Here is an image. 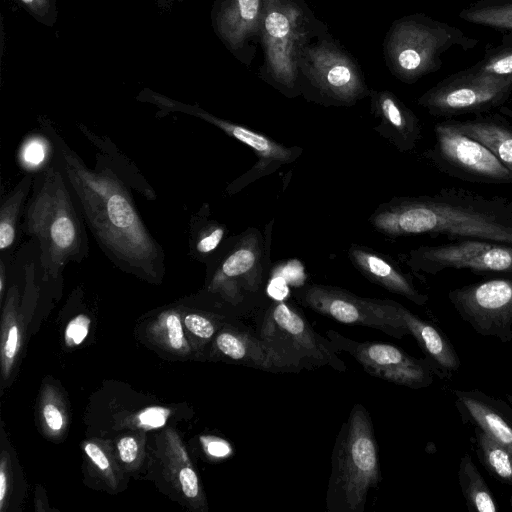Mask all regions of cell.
Here are the masks:
<instances>
[{
    "label": "cell",
    "mask_w": 512,
    "mask_h": 512,
    "mask_svg": "<svg viewBox=\"0 0 512 512\" xmlns=\"http://www.w3.org/2000/svg\"><path fill=\"white\" fill-rule=\"evenodd\" d=\"M228 229L210 217L207 204L191 217L189 252L193 259L208 263L226 242Z\"/></svg>",
    "instance_id": "cell-24"
},
{
    "label": "cell",
    "mask_w": 512,
    "mask_h": 512,
    "mask_svg": "<svg viewBox=\"0 0 512 512\" xmlns=\"http://www.w3.org/2000/svg\"><path fill=\"white\" fill-rule=\"evenodd\" d=\"M90 318L79 314L72 318L65 329V342L68 346L80 345L88 335Z\"/></svg>",
    "instance_id": "cell-34"
},
{
    "label": "cell",
    "mask_w": 512,
    "mask_h": 512,
    "mask_svg": "<svg viewBox=\"0 0 512 512\" xmlns=\"http://www.w3.org/2000/svg\"><path fill=\"white\" fill-rule=\"evenodd\" d=\"M435 142L424 157L441 173L481 184H512V172L483 144L461 133L450 119L434 126Z\"/></svg>",
    "instance_id": "cell-10"
},
{
    "label": "cell",
    "mask_w": 512,
    "mask_h": 512,
    "mask_svg": "<svg viewBox=\"0 0 512 512\" xmlns=\"http://www.w3.org/2000/svg\"><path fill=\"white\" fill-rule=\"evenodd\" d=\"M454 395L463 423L483 429L512 454V395L505 394L507 401L478 389L455 390Z\"/></svg>",
    "instance_id": "cell-17"
},
{
    "label": "cell",
    "mask_w": 512,
    "mask_h": 512,
    "mask_svg": "<svg viewBox=\"0 0 512 512\" xmlns=\"http://www.w3.org/2000/svg\"><path fill=\"white\" fill-rule=\"evenodd\" d=\"M297 297L305 306L340 323L377 329L396 338L408 335L401 304L393 300L364 298L320 284L305 286Z\"/></svg>",
    "instance_id": "cell-12"
},
{
    "label": "cell",
    "mask_w": 512,
    "mask_h": 512,
    "mask_svg": "<svg viewBox=\"0 0 512 512\" xmlns=\"http://www.w3.org/2000/svg\"><path fill=\"white\" fill-rule=\"evenodd\" d=\"M368 222L389 237L429 234L512 245V199L450 187L380 204Z\"/></svg>",
    "instance_id": "cell-2"
},
{
    "label": "cell",
    "mask_w": 512,
    "mask_h": 512,
    "mask_svg": "<svg viewBox=\"0 0 512 512\" xmlns=\"http://www.w3.org/2000/svg\"><path fill=\"white\" fill-rule=\"evenodd\" d=\"M23 217V230L37 245L45 278L57 279L68 263L88 256L85 221L55 151L34 177Z\"/></svg>",
    "instance_id": "cell-3"
},
{
    "label": "cell",
    "mask_w": 512,
    "mask_h": 512,
    "mask_svg": "<svg viewBox=\"0 0 512 512\" xmlns=\"http://www.w3.org/2000/svg\"><path fill=\"white\" fill-rule=\"evenodd\" d=\"M8 473L5 467L4 461H2L1 469H0V508L3 510V506L5 504V497L8 492Z\"/></svg>",
    "instance_id": "cell-42"
},
{
    "label": "cell",
    "mask_w": 512,
    "mask_h": 512,
    "mask_svg": "<svg viewBox=\"0 0 512 512\" xmlns=\"http://www.w3.org/2000/svg\"><path fill=\"white\" fill-rule=\"evenodd\" d=\"M300 71L324 105L352 106L370 93L353 59L329 41L303 48Z\"/></svg>",
    "instance_id": "cell-14"
},
{
    "label": "cell",
    "mask_w": 512,
    "mask_h": 512,
    "mask_svg": "<svg viewBox=\"0 0 512 512\" xmlns=\"http://www.w3.org/2000/svg\"><path fill=\"white\" fill-rule=\"evenodd\" d=\"M4 331L2 338V364L4 374L7 375L20 346V330L15 316L10 311V306L6 307Z\"/></svg>",
    "instance_id": "cell-31"
},
{
    "label": "cell",
    "mask_w": 512,
    "mask_h": 512,
    "mask_svg": "<svg viewBox=\"0 0 512 512\" xmlns=\"http://www.w3.org/2000/svg\"><path fill=\"white\" fill-rule=\"evenodd\" d=\"M53 151V144L47 135L45 137L33 134L23 142L19 151V160L25 169L38 172L52 159L54 153L52 157L50 153Z\"/></svg>",
    "instance_id": "cell-30"
},
{
    "label": "cell",
    "mask_w": 512,
    "mask_h": 512,
    "mask_svg": "<svg viewBox=\"0 0 512 512\" xmlns=\"http://www.w3.org/2000/svg\"><path fill=\"white\" fill-rule=\"evenodd\" d=\"M348 257L353 266L370 282L403 296L416 305L423 306L428 302V295L420 292L411 278L389 257L358 244L350 246Z\"/></svg>",
    "instance_id": "cell-19"
},
{
    "label": "cell",
    "mask_w": 512,
    "mask_h": 512,
    "mask_svg": "<svg viewBox=\"0 0 512 512\" xmlns=\"http://www.w3.org/2000/svg\"><path fill=\"white\" fill-rule=\"evenodd\" d=\"M38 22L53 26L57 21L55 0H18Z\"/></svg>",
    "instance_id": "cell-33"
},
{
    "label": "cell",
    "mask_w": 512,
    "mask_h": 512,
    "mask_svg": "<svg viewBox=\"0 0 512 512\" xmlns=\"http://www.w3.org/2000/svg\"><path fill=\"white\" fill-rule=\"evenodd\" d=\"M459 18L504 34L512 33V0H477L463 8Z\"/></svg>",
    "instance_id": "cell-28"
},
{
    "label": "cell",
    "mask_w": 512,
    "mask_h": 512,
    "mask_svg": "<svg viewBox=\"0 0 512 512\" xmlns=\"http://www.w3.org/2000/svg\"><path fill=\"white\" fill-rule=\"evenodd\" d=\"M184 324L190 332L201 339H209L215 333L214 323L200 314H187L184 318Z\"/></svg>",
    "instance_id": "cell-36"
},
{
    "label": "cell",
    "mask_w": 512,
    "mask_h": 512,
    "mask_svg": "<svg viewBox=\"0 0 512 512\" xmlns=\"http://www.w3.org/2000/svg\"><path fill=\"white\" fill-rule=\"evenodd\" d=\"M380 481V462L372 422L366 409L357 404L334 447L326 499L328 510L363 511L368 491Z\"/></svg>",
    "instance_id": "cell-4"
},
{
    "label": "cell",
    "mask_w": 512,
    "mask_h": 512,
    "mask_svg": "<svg viewBox=\"0 0 512 512\" xmlns=\"http://www.w3.org/2000/svg\"><path fill=\"white\" fill-rule=\"evenodd\" d=\"M161 327L164 341L175 351H183L187 348L182 323L178 313L171 311L161 317Z\"/></svg>",
    "instance_id": "cell-32"
},
{
    "label": "cell",
    "mask_w": 512,
    "mask_h": 512,
    "mask_svg": "<svg viewBox=\"0 0 512 512\" xmlns=\"http://www.w3.org/2000/svg\"><path fill=\"white\" fill-rule=\"evenodd\" d=\"M216 347L230 360L257 369L276 371L273 358L260 338L240 331L225 330L217 336Z\"/></svg>",
    "instance_id": "cell-23"
},
{
    "label": "cell",
    "mask_w": 512,
    "mask_h": 512,
    "mask_svg": "<svg viewBox=\"0 0 512 512\" xmlns=\"http://www.w3.org/2000/svg\"><path fill=\"white\" fill-rule=\"evenodd\" d=\"M169 416V411L163 407H150L138 414L139 425L147 428H159L163 426Z\"/></svg>",
    "instance_id": "cell-37"
},
{
    "label": "cell",
    "mask_w": 512,
    "mask_h": 512,
    "mask_svg": "<svg viewBox=\"0 0 512 512\" xmlns=\"http://www.w3.org/2000/svg\"><path fill=\"white\" fill-rule=\"evenodd\" d=\"M512 386V385H511Z\"/></svg>",
    "instance_id": "cell-44"
},
{
    "label": "cell",
    "mask_w": 512,
    "mask_h": 512,
    "mask_svg": "<svg viewBox=\"0 0 512 512\" xmlns=\"http://www.w3.org/2000/svg\"><path fill=\"white\" fill-rule=\"evenodd\" d=\"M34 177L31 173L2 200L0 208V250L4 255L14 246L19 228L21 213L25 208V200L33 186Z\"/></svg>",
    "instance_id": "cell-27"
},
{
    "label": "cell",
    "mask_w": 512,
    "mask_h": 512,
    "mask_svg": "<svg viewBox=\"0 0 512 512\" xmlns=\"http://www.w3.org/2000/svg\"><path fill=\"white\" fill-rule=\"evenodd\" d=\"M266 73L289 96L297 92L299 60L307 45L308 19L294 0H263L260 30Z\"/></svg>",
    "instance_id": "cell-7"
},
{
    "label": "cell",
    "mask_w": 512,
    "mask_h": 512,
    "mask_svg": "<svg viewBox=\"0 0 512 512\" xmlns=\"http://www.w3.org/2000/svg\"><path fill=\"white\" fill-rule=\"evenodd\" d=\"M478 43V39L468 36L456 26L425 14H412L393 23L385 40L384 52L393 75L404 83L412 84L440 70L442 56L451 48L469 51Z\"/></svg>",
    "instance_id": "cell-5"
},
{
    "label": "cell",
    "mask_w": 512,
    "mask_h": 512,
    "mask_svg": "<svg viewBox=\"0 0 512 512\" xmlns=\"http://www.w3.org/2000/svg\"><path fill=\"white\" fill-rule=\"evenodd\" d=\"M84 451L100 471H110V461L100 446L93 442H86L84 445Z\"/></svg>",
    "instance_id": "cell-40"
},
{
    "label": "cell",
    "mask_w": 512,
    "mask_h": 512,
    "mask_svg": "<svg viewBox=\"0 0 512 512\" xmlns=\"http://www.w3.org/2000/svg\"><path fill=\"white\" fill-rule=\"evenodd\" d=\"M202 442L205 450L212 456L223 457L229 451L228 445L220 439L203 437Z\"/></svg>",
    "instance_id": "cell-41"
},
{
    "label": "cell",
    "mask_w": 512,
    "mask_h": 512,
    "mask_svg": "<svg viewBox=\"0 0 512 512\" xmlns=\"http://www.w3.org/2000/svg\"><path fill=\"white\" fill-rule=\"evenodd\" d=\"M117 450L121 461L125 464H132L139 454V445L132 436L122 437L117 443Z\"/></svg>",
    "instance_id": "cell-39"
},
{
    "label": "cell",
    "mask_w": 512,
    "mask_h": 512,
    "mask_svg": "<svg viewBox=\"0 0 512 512\" xmlns=\"http://www.w3.org/2000/svg\"><path fill=\"white\" fill-rule=\"evenodd\" d=\"M471 68L484 75L512 78V33H505L499 44L487 47L483 58Z\"/></svg>",
    "instance_id": "cell-29"
},
{
    "label": "cell",
    "mask_w": 512,
    "mask_h": 512,
    "mask_svg": "<svg viewBox=\"0 0 512 512\" xmlns=\"http://www.w3.org/2000/svg\"><path fill=\"white\" fill-rule=\"evenodd\" d=\"M370 95L371 112L379 120L374 130L399 152L414 150L422 137L417 115L391 91H372Z\"/></svg>",
    "instance_id": "cell-18"
},
{
    "label": "cell",
    "mask_w": 512,
    "mask_h": 512,
    "mask_svg": "<svg viewBox=\"0 0 512 512\" xmlns=\"http://www.w3.org/2000/svg\"><path fill=\"white\" fill-rule=\"evenodd\" d=\"M448 299L479 335L512 341V279L493 278L451 289Z\"/></svg>",
    "instance_id": "cell-15"
},
{
    "label": "cell",
    "mask_w": 512,
    "mask_h": 512,
    "mask_svg": "<svg viewBox=\"0 0 512 512\" xmlns=\"http://www.w3.org/2000/svg\"><path fill=\"white\" fill-rule=\"evenodd\" d=\"M458 481L470 512L498 511L497 501L468 453L460 459Z\"/></svg>",
    "instance_id": "cell-26"
},
{
    "label": "cell",
    "mask_w": 512,
    "mask_h": 512,
    "mask_svg": "<svg viewBox=\"0 0 512 512\" xmlns=\"http://www.w3.org/2000/svg\"><path fill=\"white\" fill-rule=\"evenodd\" d=\"M39 121L102 251L119 268L158 279L164 271L163 250L143 223L125 182L107 164L88 167L50 120Z\"/></svg>",
    "instance_id": "cell-1"
},
{
    "label": "cell",
    "mask_w": 512,
    "mask_h": 512,
    "mask_svg": "<svg viewBox=\"0 0 512 512\" xmlns=\"http://www.w3.org/2000/svg\"><path fill=\"white\" fill-rule=\"evenodd\" d=\"M511 95L512 78L484 75L468 67L439 81L417 103L432 116L451 119L489 113L504 105Z\"/></svg>",
    "instance_id": "cell-9"
},
{
    "label": "cell",
    "mask_w": 512,
    "mask_h": 512,
    "mask_svg": "<svg viewBox=\"0 0 512 512\" xmlns=\"http://www.w3.org/2000/svg\"><path fill=\"white\" fill-rule=\"evenodd\" d=\"M405 263L418 275L468 269L477 274L512 276V245L481 239L422 245L409 251Z\"/></svg>",
    "instance_id": "cell-13"
},
{
    "label": "cell",
    "mask_w": 512,
    "mask_h": 512,
    "mask_svg": "<svg viewBox=\"0 0 512 512\" xmlns=\"http://www.w3.org/2000/svg\"><path fill=\"white\" fill-rule=\"evenodd\" d=\"M471 442L481 465L498 481L512 487V454L483 429L474 426ZM512 507V494L510 496Z\"/></svg>",
    "instance_id": "cell-25"
},
{
    "label": "cell",
    "mask_w": 512,
    "mask_h": 512,
    "mask_svg": "<svg viewBox=\"0 0 512 512\" xmlns=\"http://www.w3.org/2000/svg\"><path fill=\"white\" fill-rule=\"evenodd\" d=\"M450 121L461 133L487 147L512 172V124L507 119L485 113L473 119Z\"/></svg>",
    "instance_id": "cell-22"
},
{
    "label": "cell",
    "mask_w": 512,
    "mask_h": 512,
    "mask_svg": "<svg viewBox=\"0 0 512 512\" xmlns=\"http://www.w3.org/2000/svg\"><path fill=\"white\" fill-rule=\"evenodd\" d=\"M137 99L154 104L159 109L161 116L180 112L200 118L221 129L225 134L248 146L254 152L257 157L256 163L228 186L227 191L230 194H234L255 180L275 172L281 166L294 162L302 152L300 147L284 146L260 132L215 116L198 105L183 103L149 89L142 90Z\"/></svg>",
    "instance_id": "cell-8"
},
{
    "label": "cell",
    "mask_w": 512,
    "mask_h": 512,
    "mask_svg": "<svg viewBox=\"0 0 512 512\" xmlns=\"http://www.w3.org/2000/svg\"><path fill=\"white\" fill-rule=\"evenodd\" d=\"M329 333L334 343L348 351L370 375L413 389L433 383L434 370L427 359L412 357L390 343L355 342Z\"/></svg>",
    "instance_id": "cell-16"
},
{
    "label": "cell",
    "mask_w": 512,
    "mask_h": 512,
    "mask_svg": "<svg viewBox=\"0 0 512 512\" xmlns=\"http://www.w3.org/2000/svg\"><path fill=\"white\" fill-rule=\"evenodd\" d=\"M42 416L46 427L52 433H59L65 425L64 414L60 407L52 402H46L42 409Z\"/></svg>",
    "instance_id": "cell-38"
},
{
    "label": "cell",
    "mask_w": 512,
    "mask_h": 512,
    "mask_svg": "<svg viewBox=\"0 0 512 512\" xmlns=\"http://www.w3.org/2000/svg\"><path fill=\"white\" fill-rule=\"evenodd\" d=\"M271 354L276 371H300L324 365L344 369L332 344L316 334L304 316L283 301L265 313L259 337Z\"/></svg>",
    "instance_id": "cell-6"
},
{
    "label": "cell",
    "mask_w": 512,
    "mask_h": 512,
    "mask_svg": "<svg viewBox=\"0 0 512 512\" xmlns=\"http://www.w3.org/2000/svg\"><path fill=\"white\" fill-rule=\"evenodd\" d=\"M157 1H158V4L160 7L167 8L173 3L174 0H157Z\"/></svg>",
    "instance_id": "cell-43"
},
{
    "label": "cell",
    "mask_w": 512,
    "mask_h": 512,
    "mask_svg": "<svg viewBox=\"0 0 512 512\" xmlns=\"http://www.w3.org/2000/svg\"><path fill=\"white\" fill-rule=\"evenodd\" d=\"M269 243L256 228H248L229 238L206 264L212 275L210 290L237 303L244 294L257 292L263 282L268 264Z\"/></svg>",
    "instance_id": "cell-11"
},
{
    "label": "cell",
    "mask_w": 512,
    "mask_h": 512,
    "mask_svg": "<svg viewBox=\"0 0 512 512\" xmlns=\"http://www.w3.org/2000/svg\"><path fill=\"white\" fill-rule=\"evenodd\" d=\"M177 481L182 493L186 497L189 499H198L200 497L199 479L190 464L179 470Z\"/></svg>",
    "instance_id": "cell-35"
},
{
    "label": "cell",
    "mask_w": 512,
    "mask_h": 512,
    "mask_svg": "<svg viewBox=\"0 0 512 512\" xmlns=\"http://www.w3.org/2000/svg\"><path fill=\"white\" fill-rule=\"evenodd\" d=\"M400 310L408 335L416 340L425 353L434 373L445 378L458 371L461 361L446 335L403 305L400 306Z\"/></svg>",
    "instance_id": "cell-21"
},
{
    "label": "cell",
    "mask_w": 512,
    "mask_h": 512,
    "mask_svg": "<svg viewBox=\"0 0 512 512\" xmlns=\"http://www.w3.org/2000/svg\"><path fill=\"white\" fill-rule=\"evenodd\" d=\"M262 17L263 0H221L214 25L226 46L236 52L249 38L260 34Z\"/></svg>",
    "instance_id": "cell-20"
}]
</instances>
